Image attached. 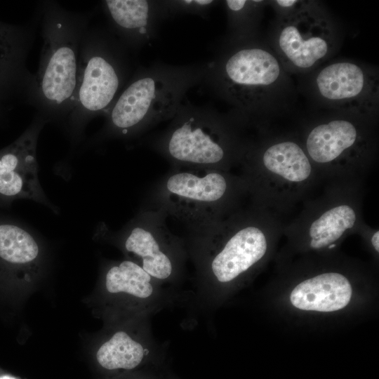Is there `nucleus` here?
Returning <instances> with one entry per match:
<instances>
[{
	"mask_svg": "<svg viewBox=\"0 0 379 379\" xmlns=\"http://www.w3.org/2000/svg\"><path fill=\"white\" fill-rule=\"evenodd\" d=\"M43 46L25 98L45 121H66L77 86L80 46L89 27L88 14L53 1L39 4Z\"/></svg>",
	"mask_w": 379,
	"mask_h": 379,
	"instance_id": "1",
	"label": "nucleus"
},
{
	"mask_svg": "<svg viewBox=\"0 0 379 379\" xmlns=\"http://www.w3.org/2000/svg\"><path fill=\"white\" fill-rule=\"evenodd\" d=\"M287 71L271 46L251 40L223 44L206 63L201 83L215 97L234 108L240 124L268 109L286 90Z\"/></svg>",
	"mask_w": 379,
	"mask_h": 379,
	"instance_id": "2",
	"label": "nucleus"
},
{
	"mask_svg": "<svg viewBox=\"0 0 379 379\" xmlns=\"http://www.w3.org/2000/svg\"><path fill=\"white\" fill-rule=\"evenodd\" d=\"M206 64L185 65L157 62L135 69L104 115L102 138H129L171 120L186 93L200 84Z\"/></svg>",
	"mask_w": 379,
	"mask_h": 379,
	"instance_id": "3",
	"label": "nucleus"
},
{
	"mask_svg": "<svg viewBox=\"0 0 379 379\" xmlns=\"http://www.w3.org/2000/svg\"><path fill=\"white\" fill-rule=\"evenodd\" d=\"M239 124L231 114L183 100L168 126L149 144L171 167L227 171L242 160L247 147Z\"/></svg>",
	"mask_w": 379,
	"mask_h": 379,
	"instance_id": "4",
	"label": "nucleus"
},
{
	"mask_svg": "<svg viewBox=\"0 0 379 379\" xmlns=\"http://www.w3.org/2000/svg\"><path fill=\"white\" fill-rule=\"evenodd\" d=\"M129 50L107 28L88 27L80 46L77 86L65 121L78 134L92 119L105 115L131 77Z\"/></svg>",
	"mask_w": 379,
	"mask_h": 379,
	"instance_id": "5",
	"label": "nucleus"
},
{
	"mask_svg": "<svg viewBox=\"0 0 379 379\" xmlns=\"http://www.w3.org/2000/svg\"><path fill=\"white\" fill-rule=\"evenodd\" d=\"M245 186L227 171L171 167L152 189L149 208L164 211L195 232L221 220Z\"/></svg>",
	"mask_w": 379,
	"mask_h": 379,
	"instance_id": "6",
	"label": "nucleus"
},
{
	"mask_svg": "<svg viewBox=\"0 0 379 379\" xmlns=\"http://www.w3.org/2000/svg\"><path fill=\"white\" fill-rule=\"evenodd\" d=\"M263 230L253 215L246 214L189 232L199 275L225 284L248 272L266 253L267 240Z\"/></svg>",
	"mask_w": 379,
	"mask_h": 379,
	"instance_id": "7",
	"label": "nucleus"
},
{
	"mask_svg": "<svg viewBox=\"0 0 379 379\" xmlns=\"http://www.w3.org/2000/svg\"><path fill=\"white\" fill-rule=\"evenodd\" d=\"M340 34L335 20L318 1H305L293 14L277 18L271 47L287 72L308 73L336 51Z\"/></svg>",
	"mask_w": 379,
	"mask_h": 379,
	"instance_id": "8",
	"label": "nucleus"
},
{
	"mask_svg": "<svg viewBox=\"0 0 379 379\" xmlns=\"http://www.w3.org/2000/svg\"><path fill=\"white\" fill-rule=\"evenodd\" d=\"M310 89L321 103L344 114L370 119L378 107V75L350 60L333 61L312 75Z\"/></svg>",
	"mask_w": 379,
	"mask_h": 379,
	"instance_id": "9",
	"label": "nucleus"
},
{
	"mask_svg": "<svg viewBox=\"0 0 379 379\" xmlns=\"http://www.w3.org/2000/svg\"><path fill=\"white\" fill-rule=\"evenodd\" d=\"M167 215L160 209H145L121 234L125 251L157 281L175 277L184 258L182 242L168 228Z\"/></svg>",
	"mask_w": 379,
	"mask_h": 379,
	"instance_id": "10",
	"label": "nucleus"
},
{
	"mask_svg": "<svg viewBox=\"0 0 379 379\" xmlns=\"http://www.w3.org/2000/svg\"><path fill=\"white\" fill-rule=\"evenodd\" d=\"M108 29L130 51H138L156 36L159 23L171 18L167 1L105 0Z\"/></svg>",
	"mask_w": 379,
	"mask_h": 379,
	"instance_id": "11",
	"label": "nucleus"
},
{
	"mask_svg": "<svg viewBox=\"0 0 379 379\" xmlns=\"http://www.w3.org/2000/svg\"><path fill=\"white\" fill-rule=\"evenodd\" d=\"M346 114L319 122L310 129L304 149L310 161L330 165L357 158L366 151L367 139L359 121L362 118Z\"/></svg>",
	"mask_w": 379,
	"mask_h": 379,
	"instance_id": "12",
	"label": "nucleus"
},
{
	"mask_svg": "<svg viewBox=\"0 0 379 379\" xmlns=\"http://www.w3.org/2000/svg\"><path fill=\"white\" fill-rule=\"evenodd\" d=\"M46 122L37 114L30 127L11 149L0 156V194L41 198L37 175L36 142Z\"/></svg>",
	"mask_w": 379,
	"mask_h": 379,
	"instance_id": "13",
	"label": "nucleus"
},
{
	"mask_svg": "<svg viewBox=\"0 0 379 379\" xmlns=\"http://www.w3.org/2000/svg\"><path fill=\"white\" fill-rule=\"evenodd\" d=\"M34 23L13 26L0 22V96L20 93L25 97L33 74L25 61L34 38Z\"/></svg>",
	"mask_w": 379,
	"mask_h": 379,
	"instance_id": "14",
	"label": "nucleus"
},
{
	"mask_svg": "<svg viewBox=\"0 0 379 379\" xmlns=\"http://www.w3.org/2000/svg\"><path fill=\"white\" fill-rule=\"evenodd\" d=\"M241 161L248 173L267 171L288 182H303L312 173L311 161L304 148L293 140H280L258 149L247 146Z\"/></svg>",
	"mask_w": 379,
	"mask_h": 379,
	"instance_id": "15",
	"label": "nucleus"
},
{
	"mask_svg": "<svg viewBox=\"0 0 379 379\" xmlns=\"http://www.w3.org/2000/svg\"><path fill=\"white\" fill-rule=\"evenodd\" d=\"M352 295V286L344 275L328 272L300 282L292 290L290 300L299 310L331 312L345 307Z\"/></svg>",
	"mask_w": 379,
	"mask_h": 379,
	"instance_id": "16",
	"label": "nucleus"
},
{
	"mask_svg": "<svg viewBox=\"0 0 379 379\" xmlns=\"http://www.w3.org/2000/svg\"><path fill=\"white\" fill-rule=\"evenodd\" d=\"M158 281L132 260H124L109 268L105 287L109 293H126L141 300L155 294Z\"/></svg>",
	"mask_w": 379,
	"mask_h": 379,
	"instance_id": "17",
	"label": "nucleus"
},
{
	"mask_svg": "<svg viewBox=\"0 0 379 379\" xmlns=\"http://www.w3.org/2000/svg\"><path fill=\"white\" fill-rule=\"evenodd\" d=\"M356 221V212L348 204H340L328 209L309 227L310 246L313 249L330 248L346 231L354 227Z\"/></svg>",
	"mask_w": 379,
	"mask_h": 379,
	"instance_id": "18",
	"label": "nucleus"
},
{
	"mask_svg": "<svg viewBox=\"0 0 379 379\" xmlns=\"http://www.w3.org/2000/svg\"><path fill=\"white\" fill-rule=\"evenodd\" d=\"M148 350L124 331H118L104 343L96 354L99 364L107 370H131L138 366Z\"/></svg>",
	"mask_w": 379,
	"mask_h": 379,
	"instance_id": "19",
	"label": "nucleus"
},
{
	"mask_svg": "<svg viewBox=\"0 0 379 379\" xmlns=\"http://www.w3.org/2000/svg\"><path fill=\"white\" fill-rule=\"evenodd\" d=\"M229 35L223 44H234L256 38L264 7L262 0H226Z\"/></svg>",
	"mask_w": 379,
	"mask_h": 379,
	"instance_id": "20",
	"label": "nucleus"
},
{
	"mask_svg": "<svg viewBox=\"0 0 379 379\" xmlns=\"http://www.w3.org/2000/svg\"><path fill=\"white\" fill-rule=\"evenodd\" d=\"M39 246L33 237L13 225H0V257L7 262L25 264L38 256Z\"/></svg>",
	"mask_w": 379,
	"mask_h": 379,
	"instance_id": "21",
	"label": "nucleus"
},
{
	"mask_svg": "<svg viewBox=\"0 0 379 379\" xmlns=\"http://www.w3.org/2000/svg\"><path fill=\"white\" fill-rule=\"evenodd\" d=\"M218 1L213 0L167 1L171 17L177 14H193L206 18Z\"/></svg>",
	"mask_w": 379,
	"mask_h": 379,
	"instance_id": "22",
	"label": "nucleus"
},
{
	"mask_svg": "<svg viewBox=\"0 0 379 379\" xmlns=\"http://www.w3.org/2000/svg\"><path fill=\"white\" fill-rule=\"evenodd\" d=\"M305 3L302 0H274L268 4L275 11L277 18L288 17L298 11Z\"/></svg>",
	"mask_w": 379,
	"mask_h": 379,
	"instance_id": "23",
	"label": "nucleus"
},
{
	"mask_svg": "<svg viewBox=\"0 0 379 379\" xmlns=\"http://www.w3.org/2000/svg\"><path fill=\"white\" fill-rule=\"evenodd\" d=\"M371 244L374 249L378 252L379 251V232L377 230L371 237Z\"/></svg>",
	"mask_w": 379,
	"mask_h": 379,
	"instance_id": "24",
	"label": "nucleus"
},
{
	"mask_svg": "<svg viewBox=\"0 0 379 379\" xmlns=\"http://www.w3.org/2000/svg\"><path fill=\"white\" fill-rule=\"evenodd\" d=\"M0 379H16V378L10 375H5L0 376Z\"/></svg>",
	"mask_w": 379,
	"mask_h": 379,
	"instance_id": "25",
	"label": "nucleus"
}]
</instances>
